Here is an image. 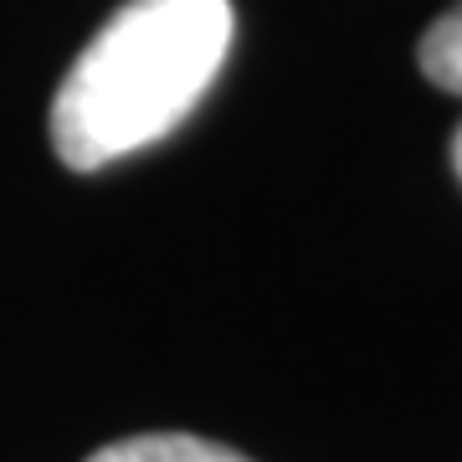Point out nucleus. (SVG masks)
<instances>
[{
	"label": "nucleus",
	"mask_w": 462,
	"mask_h": 462,
	"mask_svg": "<svg viewBox=\"0 0 462 462\" xmlns=\"http://www.w3.org/2000/svg\"><path fill=\"white\" fill-rule=\"evenodd\" d=\"M231 0H129L103 21L51 98V149L67 170H103L165 139L216 83Z\"/></svg>",
	"instance_id": "1"
},
{
	"label": "nucleus",
	"mask_w": 462,
	"mask_h": 462,
	"mask_svg": "<svg viewBox=\"0 0 462 462\" xmlns=\"http://www.w3.org/2000/svg\"><path fill=\"white\" fill-rule=\"evenodd\" d=\"M88 462H252L206 437H185V431H149V437H124V442L93 452Z\"/></svg>",
	"instance_id": "2"
},
{
	"label": "nucleus",
	"mask_w": 462,
	"mask_h": 462,
	"mask_svg": "<svg viewBox=\"0 0 462 462\" xmlns=\"http://www.w3.org/2000/svg\"><path fill=\"white\" fill-rule=\"evenodd\" d=\"M416 62H421V72H427L442 93L462 98V0L452 5V11H442V16L421 32Z\"/></svg>",
	"instance_id": "3"
},
{
	"label": "nucleus",
	"mask_w": 462,
	"mask_h": 462,
	"mask_svg": "<svg viewBox=\"0 0 462 462\" xmlns=\"http://www.w3.org/2000/svg\"><path fill=\"white\" fill-rule=\"evenodd\" d=\"M452 170H457V180H462V124H457V134H452Z\"/></svg>",
	"instance_id": "4"
}]
</instances>
